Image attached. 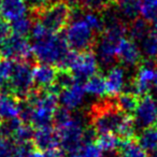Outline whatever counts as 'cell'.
<instances>
[{
  "label": "cell",
  "instance_id": "cell-41",
  "mask_svg": "<svg viewBox=\"0 0 157 157\" xmlns=\"http://www.w3.org/2000/svg\"><path fill=\"white\" fill-rule=\"evenodd\" d=\"M150 157H157V151H156V152H154V153H152Z\"/></svg>",
  "mask_w": 157,
  "mask_h": 157
},
{
  "label": "cell",
  "instance_id": "cell-34",
  "mask_svg": "<svg viewBox=\"0 0 157 157\" xmlns=\"http://www.w3.org/2000/svg\"><path fill=\"white\" fill-rule=\"evenodd\" d=\"M17 148L18 143L12 141L11 138H0V157H14Z\"/></svg>",
  "mask_w": 157,
  "mask_h": 157
},
{
  "label": "cell",
  "instance_id": "cell-24",
  "mask_svg": "<svg viewBox=\"0 0 157 157\" xmlns=\"http://www.w3.org/2000/svg\"><path fill=\"white\" fill-rule=\"evenodd\" d=\"M118 151V157H147L146 152L135 139L124 140Z\"/></svg>",
  "mask_w": 157,
  "mask_h": 157
},
{
  "label": "cell",
  "instance_id": "cell-29",
  "mask_svg": "<svg viewBox=\"0 0 157 157\" xmlns=\"http://www.w3.org/2000/svg\"><path fill=\"white\" fill-rule=\"evenodd\" d=\"M142 53L147 57V59H157V33L154 30L150 31L148 35L140 42Z\"/></svg>",
  "mask_w": 157,
  "mask_h": 157
},
{
  "label": "cell",
  "instance_id": "cell-10",
  "mask_svg": "<svg viewBox=\"0 0 157 157\" xmlns=\"http://www.w3.org/2000/svg\"><path fill=\"white\" fill-rule=\"evenodd\" d=\"M156 66V60H153V59H146L145 61L141 63L135 78L125 92L132 93L137 96L142 97L148 95V93L153 88Z\"/></svg>",
  "mask_w": 157,
  "mask_h": 157
},
{
  "label": "cell",
  "instance_id": "cell-17",
  "mask_svg": "<svg viewBox=\"0 0 157 157\" xmlns=\"http://www.w3.org/2000/svg\"><path fill=\"white\" fill-rule=\"evenodd\" d=\"M27 2L25 0H0V16L7 22H14L26 16Z\"/></svg>",
  "mask_w": 157,
  "mask_h": 157
},
{
  "label": "cell",
  "instance_id": "cell-1",
  "mask_svg": "<svg viewBox=\"0 0 157 157\" xmlns=\"http://www.w3.org/2000/svg\"><path fill=\"white\" fill-rule=\"evenodd\" d=\"M90 124L98 135L114 133L121 139H133L136 131L135 120L121 111L113 101L96 103L90 110Z\"/></svg>",
  "mask_w": 157,
  "mask_h": 157
},
{
  "label": "cell",
  "instance_id": "cell-27",
  "mask_svg": "<svg viewBox=\"0 0 157 157\" xmlns=\"http://www.w3.org/2000/svg\"><path fill=\"white\" fill-rule=\"evenodd\" d=\"M16 61L5 57H0V90L7 88L13 75Z\"/></svg>",
  "mask_w": 157,
  "mask_h": 157
},
{
  "label": "cell",
  "instance_id": "cell-18",
  "mask_svg": "<svg viewBox=\"0 0 157 157\" xmlns=\"http://www.w3.org/2000/svg\"><path fill=\"white\" fill-rule=\"evenodd\" d=\"M105 84H107V92L110 96H118L122 94L125 85V70L122 67L114 66L109 69L105 76Z\"/></svg>",
  "mask_w": 157,
  "mask_h": 157
},
{
  "label": "cell",
  "instance_id": "cell-19",
  "mask_svg": "<svg viewBox=\"0 0 157 157\" xmlns=\"http://www.w3.org/2000/svg\"><path fill=\"white\" fill-rule=\"evenodd\" d=\"M137 141L145 152L154 153L157 151V127H147L142 129L137 137Z\"/></svg>",
  "mask_w": 157,
  "mask_h": 157
},
{
  "label": "cell",
  "instance_id": "cell-40",
  "mask_svg": "<svg viewBox=\"0 0 157 157\" xmlns=\"http://www.w3.org/2000/svg\"><path fill=\"white\" fill-rule=\"evenodd\" d=\"M153 30H154L155 33H157V20L155 21V22H153Z\"/></svg>",
  "mask_w": 157,
  "mask_h": 157
},
{
  "label": "cell",
  "instance_id": "cell-44",
  "mask_svg": "<svg viewBox=\"0 0 157 157\" xmlns=\"http://www.w3.org/2000/svg\"><path fill=\"white\" fill-rule=\"evenodd\" d=\"M0 124H1V123H0Z\"/></svg>",
  "mask_w": 157,
  "mask_h": 157
},
{
  "label": "cell",
  "instance_id": "cell-7",
  "mask_svg": "<svg viewBox=\"0 0 157 157\" xmlns=\"http://www.w3.org/2000/svg\"><path fill=\"white\" fill-rule=\"evenodd\" d=\"M33 68L29 61H16L13 75L8 86L11 94L17 97L21 100H25L29 94L33 90Z\"/></svg>",
  "mask_w": 157,
  "mask_h": 157
},
{
  "label": "cell",
  "instance_id": "cell-9",
  "mask_svg": "<svg viewBox=\"0 0 157 157\" xmlns=\"http://www.w3.org/2000/svg\"><path fill=\"white\" fill-rule=\"evenodd\" d=\"M0 54L14 61H29L33 58V45L25 37L11 33L0 46Z\"/></svg>",
  "mask_w": 157,
  "mask_h": 157
},
{
  "label": "cell",
  "instance_id": "cell-12",
  "mask_svg": "<svg viewBox=\"0 0 157 157\" xmlns=\"http://www.w3.org/2000/svg\"><path fill=\"white\" fill-rule=\"evenodd\" d=\"M136 126L139 128H147L157 123V100L152 95H145L139 100V105L133 114Z\"/></svg>",
  "mask_w": 157,
  "mask_h": 157
},
{
  "label": "cell",
  "instance_id": "cell-15",
  "mask_svg": "<svg viewBox=\"0 0 157 157\" xmlns=\"http://www.w3.org/2000/svg\"><path fill=\"white\" fill-rule=\"evenodd\" d=\"M33 74L36 87H38V90H46L55 85L58 72L54 66L41 63L33 68Z\"/></svg>",
  "mask_w": 157,
  "mask_h": 157
},
{
  "label": "cell",
  "instance_id": "cell-3",
  "mask_svg": "<svg viewBox=\"0 0 157 157\" xmlns=\"http://www.w3.org/2000/svg\"><path fill=\"white\" fill-rule=\"evenodd\" d=\"M54 122L60 147L68 154L85 141L87 129L84 128L81 121L72 116L67 109H58Z\"/></svg>",
  "mask_w": 157,
  "mask_h": 157
},
{
  "label": "cell",
  "instance_id": "cell-39",
  "mask_svg": "<svg viewBox=\"0 0 157 157\" xmlns=\"http://www.w3.org/2000/svg\"><path fill=\"white\" fill-rule=\"evenodd\" d=\"M69 3L70 6H73V7H75L76 5H78V0H69Z\"/></svg>",
  "mask_w": 157,
  "mask_h": 157
},
{
  "label": "cell",
  "instance_id": "cell-33",
  "mask_svg": "<svg viewBox=\"0 0 157 157\" xmlns=\"http://www.w3.org/2000/svg\"><path fill=\"white\" fill-rule=\"evenodd\" d=\"M84 20L87 22V24L92 27L95 33H102L105 28V21L102 16L98 14V12L88 11L84 16Z\"/></svg>",
  "mask_w": 157,
  "mask_h": 157
},
{
  "label": "cell",
  "instance_id": "cell-5",
  "mask_svg": "<svg viewBox=\"0 0 157 157\" xmlns=\"http://www.w3.org/2000/svg\"><path fill=\"white\" fill-rule=\"evenodd\" d=\"M33 12L37 20L41 21L52 33H57L63 30L71 20L73 9L70 5L60 1L52 6L33 10Z\"/></svg>",
  "mask_w": 157,
  "mask_h": 157
},
{
  "label": "cell",
  "instance_id": "cell-6",
  "mask_svg": "<svg viewBox=\"0 0 157 157\" xmlns=\"http://www.w3.org/2000/svg\"><path fill=\"white\" fill-rule=\"evenodd\" d=\"M95 31L84 18H74L66 28L65 37L68 46L75 52L90 51L95 45Z\"/></svg>",
  "mask_w": 157,
  "mask_h": 157
},
{
  "label": "cell",
  "instance_id": "cell-25",
  "mask_svg": "<svg viewBox=\"0 0 157 157\" xmlns=\"http://www.w3.org/2000/svg\"><path fill=\"white\" fill-rule=\"evenodd\" d=\"M122 142L123 141L118 136L114 133H105V135H99L96 143L103 151V153L113 154L114 152L120 150Z\"/></svg>",
  "mask_w": 157,
  "mask_h": 157
},
{
  "label": "cell",
  "instance_id": "cell-36",
  "mask_svg": "<svg viewBox=\"0 0 157 157\" xmlns=\"http://www.w3.org/2000/svg\"><path fill=\"white\" fill-rule=\"evenodd\" d=\"M29 157H50L48 153L41 150H31L29 153Z\"/></svg>",
  "mask_w": 157,
  "mask_h": 157
},
{
  "label": "cell",
  "instance_id": "cell-13",
  "mask_svg": "<svg viewBox=\"0 0 157 157\" xmlns=\"http://www.w3.org/2000/svg\"><path fill=\"white\" fill-rule=\"evenodd\" d=\"M85 88L80 81H75L68 87L63 88L59 93V102L63 108L68 111L78 109L83 103L85 98Z\"/></svg>",
  "mask_w": 157,
  "mask_h": 157
},
{
  "label": "cell",
  "instance_id": "cell-4",
  "mask_svg": "<svg viewBox=\"0 0 157 157\" xmlns=\"http://www.w3.org/2000/svg\"><path fill=\"white\" fill-rule=\"evenodd\" d=\"M128 33V26L116 16H110L97 45L98 60L103 66L111 65L117 58L118 44Z\"/></svg>",
  "mask_w": 157,
  "mask_h": 157
},
{
  "label": "cell",
  "instance_id": "cell-11",
  "mask_svg": "<svg viewBox=\"0 0 157 157\" xmlns=\"http://www.w3.org/2000/svg\"><path fill=\"white\" fill-rule=\"evenodd\" d=\"M33 141L38 150L48 153L50 157H60L63 150L54 127L44 126L37 128L33 133Z\"/></svg>",
  "mask_w": 157,
  "mask_h": 157
},
{
  "label": "cell",
  "instance_id": "cell-35",
  "mask_svg": "<svg viewBox=\"0 0 157 157\" xmlns=\"http://www.w3.org/2000/svg\"><path fill=\"white\" fill-rule=\"evenodd\" d=\"M51 33H52L41 21L37 20L36 18L35 22L33 24V28H31V31H30V36L33 38V41H39V40H42L44 38L48 37Z\"/></svg>",
  "mask_w": 157,
  "mask_h": 157
},
{
  "label": "cell",
  "instance_id": "cell-31",
  "mask_svg": "<svg viewBox=\"0 0 157 157\" xmlns=\"http://www.w3.org/2000/svg\"><path fill=\"white\" fill-rule=\"evenodd\" d=\"M33 24L31 18H29L28 16H24L11 23V31L14 35L26 37L28 33H30Z\"/></svg>",
  "mask_w": 157,
  "mask_h": 157
},
{
  "label": "cell",
  "instance_id": "cell-14",
  "mask_svg": "<svg viewBox=\"0 0 157 157\" xmlns=\"http://www.w3.org/2000/svg\"><path fill=\"white\" fill-rule=\"evenodd\" d=\"M9 92L0 93V120L10 121L21 118L23 102Z\"/></svg>",
  "mask_w": 157,
  "mask_h": 157
},
{
  "label": "cell",
  "instance_id": "cell-2",
  "mask_svg": "<svg viewBox=\"0 0 157 157\" xmlns=\"http://www.w3.org/2000/svg\"><path fill=\"white\" fill-rule=\"evenodd\" d=\"M33 52L40 63L57 66L59 70H68L73 51L68 46L65 37L57 33H51L39 41H33Z\"/></svg>",
  "mask_w": 157,
  "mask_h": 157
},
{
  "label": "cell",
  "instance_id": "cell-20",
  "mask_svg": "<svg viewBox=\"0 0 157 157\" xmlns=\"http://www.w3.org/2000/svg\"><path fill=\"white\" fill-rule=\"evenodd\" d=\"M69 157H103V151L93 140H86L69 153Z\"/></svg>",
  "mask_w": 157,
  "mask_h": 157
},
{
  "label": "cell",
  "instance_id": "cell-16",
  "mask_svg": "<svg viewBox=\"0 0 157 157\" xmlns=\"http://www.w3.org/2000/svg\"><path fill=\"white\" fill-rule=\"evenodd\" d=\"M141 51L138 46L137 42L131 39L124 38L118 44L117 48V58L121 63L129 67L139 65L142 60Z\"/></svg>",
  "mask_w": 157,
  "mask_h": 157
},
{
  "label": "cell",
  "instance_id": "cell-42",
  "mask_svg": "<svg viewBox=\"0 0 157 157\" xmlns=\"http://www.w3.org/2000/svg\"><path fill=\"white\" fill-rule=\"evenodd\" d=\"M156 127H157V123H156Z\"/></svg>",
  "mask_w": 157,
  "mask_h": 157
},
{
  "label": "cell",
  "instance_id": "cell-26",
  "mask_svg": "<svg viewBox=\"0 0 157 157\" xmlns=\"http://www.w3.org/2000/svg\"><path fill=\"white\" fill-rule=\"evenodd\" d=\"M120 13L127 20H136L140 14V0H115Z\"/></svg>",
  "mask_w": 157,
  "mask_h": 157
},
{
  "label": "cell",
  "instance_id": "cell-22",
  "mask_svg": "<svg viewBox=\"0 0 157 157\" xmlns=\"http://www.w3.org/2000/svg\"><path fill=\"white\" fill-rule=\"evenodd\" d=\"M84 88L87 94L95 97H103L108 94L105 78L99 74H95L92 78H87L84 84Z\"/></svg>",
  "mask_w": 157,
  "mask_h": 157
},
{
  "label": "cell",
  "instance_id": "cell-8",
  "mask_svg": "<svg viewBox=\"0 0 157 157\" xmlns=\"http://www.w3.org/2000/svg\"><path fill=\"white\" fill-rule=\"evenodd\" d=\"M98 67V59L92 51H73L70 58L68 71L71 72L75 80L81 82L97 74Z\"/></svg>",
  "mask_w": 157,
  "mask_h": 157
},
{
  "label": "cell",
  "instance_id": "cell-23",
  "mask_svg": "<svg viewBox=\"0 0 157 157\" xmlns=\"http://www.w3.org/2000/svg\"><path fill=\"white\" fill-rule=\"evenodd\" d=\"M150 31V26L143 18H136L128 26V33L130 36V39L135 42H141Z\"/></svg>",
  "mask_w": 157,
  "mask_h": 157
},
{
  "label": "cell",
  "instance_id": "cell-37",
  "mask_svg": "<svg viewBox=\"0 0 157 157\" xmlns=\"http://www.w3.org/2000/svg\"><path fill=\"white\" fill-rule=\"evenodd\" d=\"M63 0H38V2H39L40 7H48V6H52L54 3L57 2H60Z\"/></svg>",
  "mask_w": 157,
  "mask_h": 157
},
{
  "label": "cell",
  "instance_id": "cell-43",
  "mask_svg": "<svg viewBox=\"0 0 157 157\" xmlns=\"http://www.w3.org/2000/svg\"><path fill=\"white\" fill-rule=\"evenodd\" d=\"M114 1H115V0H114Z\"/></svg>",
  "mask_w": 157,
  "mask_h": 157
},
{
  "label": "cell",
  "instance_id": "cell-21",
  "mask_svg": "<svg viewBox=\"0 0 157 157\" xmlns=\"http://www.w3.org/2000/svg\"><path fill=\"white\" fill-rule=\"evenodd\" d=\"M117 108L125 114H135L137 107L139 105V100H138V96L132 93L124 92L117 96V99L115 100Z\"/></svg>",
  "mask_w": 157,
  "mask_h": 157
},
{
  "label": "cell",
  "instance_id": "cell-30",
  "mask_svg": "<svg viewBox=\"0 0 157 157\" xmlns=\"http://www.w3.org/2000/svg\"><path fill=\"white\" fill-rule=\"evenodd\" d=\"M140 15L146 22L157 20V0H140Z\"/></svg>",
  "mask_w": 157,
  "mask_h": 157
},
{
  "label": "cell",
  "instance_id": "cell-32",
  "mask_svg": "<svg viewBox=\"0 0 157 157\" xmlns=\"http://www.w3.org/2000/svg\"><path fill=\"white\" fill-rule=\"evenodd\" d=\"M113 2H115L114 0H78V3L82 8L98 13L105 11Z\"/></svg>",
  "mask_w": 157,
  "mask_h": 157
},
{
  "label": "cell",
  "instance_id": "cell-38",
  "mask_svg": "<svg viewBox=\"0 0 157 157\" xmlns=\"http://www.w3.org/2000/svg\"><path fill=\"white\" fill-rule=\"evenodd\" d=\"M153 88L157 90V66H156V70H155V78H154V83H153Z\"/></svg>",
  "mask_w": 157,
  "mask_h": 157
},
{
  "label": "cell",
  "instance_id": "cell-28",
  "mask_svg": "<svg viewBox=\"0 0 157 157\" xmlns=\"http://www.w3.org/2000/svg\"><path fill=\"white\" fill-rule=\"evenodd\" d=\"M33 133L35 131L33 129V126L29 123L22 121L14 130L12 138L18 144H29V142L33 138Z\"/></svg>",
  "mask_w": 157,
  "mask_h": 157
}]
</instances>
